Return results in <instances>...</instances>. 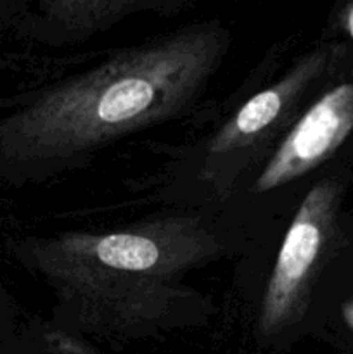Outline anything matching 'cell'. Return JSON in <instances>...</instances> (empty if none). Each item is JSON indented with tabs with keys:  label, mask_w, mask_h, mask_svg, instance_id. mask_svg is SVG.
<instances>
[{
	"label": "cell",
	"mask_w": 353,
	"mask_h": 354,
	"mask_svg": "<svg viewBox=\"0 0 353 354\" xmlns=\"http://www.w3.org/2000/svg\"><path fill=\"white\" fill-rule=\"evenodd\" d=\"M221 45L217 28L185 31L54 86L7 121L10 152L61 161L175 113L210 76Z\"/></svg>",
	"instance_id": "6da1fadb"
},
{
	"label": "cell",
	"mask_w": 353,
	"mask_h": 354,
	"mask_svg": "<svg viewBox=\"0 0 353 354\" xmlns=\"http://www.w3.org/2000/svg\"><path fill=\"white\" fill-rule=\"evenodd\" d=\"M332 203V185L318 183L308 192L294 214L263 297L260 315L263 332H273L287 325L300 310L308 279L324 245Z\"/></svg>",
	"instance_id": "7a4b0ae2"
},
{
	"label": "cell",
	"mask_w": 353,
	"mask_h": 354,
	"mask_svg": "<svg viewBox=\"0 0 353 354\" xmlns=\"http://www.w3.org/2000/svg\"><path fill=\"white\" fill-rule=\"evenodd\" d=\"M353 128V85L345 83L325 93L284 138L256 182L266 192L293 182L320 165Z\"/></svg>",
	"instance_id": "3957f363"
},
{
	"label": "cell",
	"mask_w": 353,
	"mask_h": 354,
	"mask_svg": "<svg viewBox=\"0 0 353 354\" xmlns=\"http://www.w3.org/2000/svg\"><path fill=\"white\" fill-rule=\"evenodd\" d=\"M311 71H314V66H301L282 83L251 97L239 109L228 127H225L224 131L218 135L217 140L213 142V151H225L228 147H234L239 142L255 137L266 130L270 124H273V121L282 113L289 95H293L300 88L305 76Z\"/></svg>",
	"instance_id": "277c9868"
},
{
	"label": "cell",
	"mask_w": 353,
	"mask_h": 354,
	"mask_svg": "<svg viewBox=\"0 0 353 354\" xmlns=\"http://www.w3.org/2000/svg\"><path fill=\"white\" fill-rule=\"evenodd\" d=\"M93 256L102 266L121 272H147L159 265L161 249L151 237L111 234L93 241Z\"/></svg>",
	"instance_id": "5b68a950"
},
{
	"label": "cell",
	"mask_w": 353,
	"mask_h": 354,
	"mask_svg": "<svg viewBox=\"0 0 353 354\" xmlns=\"http://www.w3.org/2000/svg\"><path fill=\"white\" fill-rule=\"evenodd\" d=\"M345 317H346V322H348V324L353 327V304L352 306L345 308Z\"/></svg>",
	"instance_id": "8992f818"
},
{
	"label": "cell",
	"mask_w": 353,
	"mask_h": 354,
	"mask_svg": "<svg viewBox=\"0 0 353 354\" xmlns=\"http://www.w3.org/2000/svg\"><path fill=\"white\" fill-rule=\"evenodd\" d=\"M348 31L353 38V7L350 9V14H348Z\"/></svg>",
	"instance_id": "52a82bcc"
}]
</instances>
